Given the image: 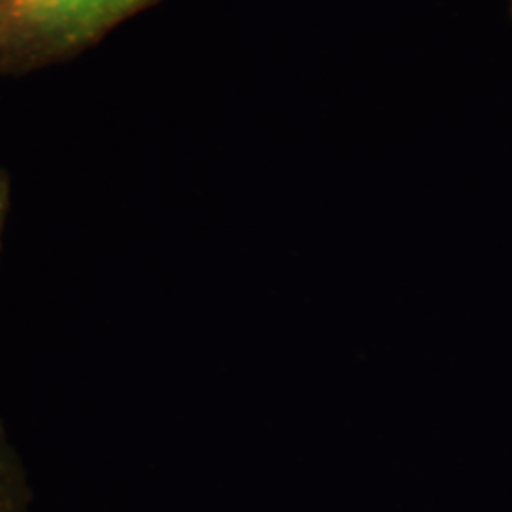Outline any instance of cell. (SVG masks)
<instances>
[{
    "mask_svg": "<svg viewBox=\"0 0 512 512\" xmlns=\"http://www.w3.org/2000/svg\"><path fill=\"white\" fill-rule=\"evenodd\" d=\"M154 2L0 0V73H21L76 54Z\"/></svg>",
    "mask_w": 512,
    "mask_h": 512,
    "instance_id": "obj_1",
    "label": "cell"
},
{
    "mask_svg": "<svg viewBox=\"0 0 512 512\" xmlns=\"http://www.w3.org/2000/svg\"><path fill=\"white\" fill-rule=\"evenodd\" d=\"M509 4H511V12H512V0H509Z\"/></svg>",
    "mask_w": 512,
    "mask_h": 512,
    "instance_id": "obj_4",
    "label": "cell"
},
{
    "mask_svg": "<svg viewBox=\"0 0 512 512\" xmlns=\"http://www.w3.org/2000/svg\"><path fill=\"white\" fill-rule=\"evenodd\" d=\"M8 205H10V179L6 171L0 169V253H2V232H4V222L8 215Z\"/></svg>",
    "mask_w": 512,
    "mask_h": 512,
    "instance_id": "obj_3",
    "label": "cell"
},
{
    "mask_svg": "<svg viewBox=\"0 0 512 512\" xmlns=\"http://www.w3.org/2000/svg\"><path fill=\"white\" fill-rule=\"evenodd\" d=\"M31 499L25 467L0 420V512H31Z\"/></svg>",
    "mask_w": 512,
    "mask_h": 512,
    "instance_id": "obj_2",
    "label": "cell"
}]
</instances>
